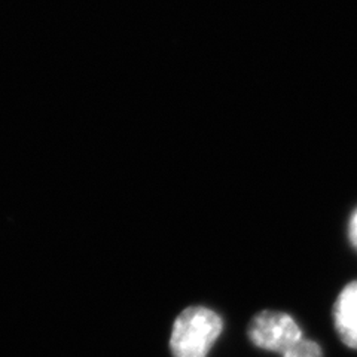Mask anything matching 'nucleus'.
Wrapping results in <instances>:
<instances>
[{"mask_svg":"<svg viewBox=\"0 0 357 357\" xmlns=\"http://www.w3.org/2000/svg\"><path fill=\"white\" fill-rule=\"evenodd\" d=\"M349 237L351 244L354 245V249L357 250V210L353 213L349 223Z\"/></svg>","mask_w":357,"mask_h":357,"instance_id":"nucleus-5","label":"nucleus"},{"mask_svg":"<svg viewBox=\"0 0 357 357\" xmlns=\"http://www.w3.org/2000/svg\"><path fill=\"white\" fill-rule=\"evenodd\" d=\"M249 340L258 349L284 354L303 340V331L286 312L265 310L256 314L249 325Z\"/></svg>","mask_w":357,"mask_h":357,"instance_id":"nucleus-2","label":"nucleus"},{"mask_svg":"<svg viewBox=\"0 0 357 357\" xmlns=\"http://www.w3.org/2000/svg\"><path fill=\"white\" fill-rule=\"evenodd\" d=\"M333 321L341 341L357 350V282L345 286L335 301Z\"/></svg>","mask_w":357,"mask_h":357,"instance_id":"nucleus-3","label":"nucleus"},{"mask_svg":"<svg viewBox=\"0 0 357 357\" xmlns=\"http://www.w3.org/2000/svg\"><path fill=\"white\" fill-rule=\"evenodd\" d=\"M223 329L216 311L206 307H189L176 319L170 349L173 357H207L211 345Z\"/></svg>","mask_w":357,"mask_h":357,"instance_id":"nucleus-1","label":"nucleus"},{"mask_svg":"<svg viewBox=\"0 0 357 357\" xmlns=\"http://www.w3.org/2000/svg\"><path fill=\"white\" fill-rule=\"evenodd\" d=\"M283 357H323L320 345L316 341L303 338L292 349H289Z\"/></svg>","mask_w":357,"mask_h":357,"instance_id":"nucleus-4","label":"nucleus"}]
</instances>
